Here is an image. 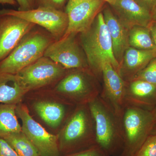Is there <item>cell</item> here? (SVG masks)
I'll use <instances>...</instances> for the list:
<instances>
[{
    "label": "cell",
    "instance_id": "obj_1",
    "mask_svg": "<svg viewBox=\"0 0 156 156\" xmlns=\"http://www.w3.org/2000/svg\"><path fill=\"white\" fill-rule=\"evenodd\" d=\"M81 34V45L91 71L98 78L101 75L102 66L107 62L119 73V64L114 55L111 37L102 12L98 14L88 29Z\"/></svg>",
    "mask_w": 156,
    "mask_h": 156
},
{
    "label": "cell",
    "instance_id": "obj_2",
    "mask_svg": "<svg viewBox=\"0 0 156 156\" xmlns=\"http://www.w3.org/2000/svg\"><path fill=\"white\" fill-rule=\"evenodd\" d=\"M58 141L59 151L67 155L97 145L95 125L88 104L77 107L59 133Z\"/></svg>",
    "mask_w": 156,
    "mask_h": 156
},
{
    "label": "cell",
    "instance_id": "obj_3",
    "mask_svg": "<svg viewBox=\"0 0 156 156\" xmlns=\"http://www.w3.org/2000/svg\"><path fill=\"white\" fill-rule=\"evenodd\" d=\"M88 105L95 125L96 144L110 156L121 154L124 140L119 117L100 96Z\"/></svg>",
    "mask_w": 156,
    "mask_h": 156
},
{
    "label": "cell",
    "instance_id": "obj_4",
    "mask_svg": "<svg viewBox=\"0 0 156 156\" xmlns=\"http://www.w3.org/2000/svg\"><path fill=\"white\" fill-rule=\"evenodd\" d=\"M124 146L121 156H134L155 122L151 111L126 105L120 117Z\"/></svg>",
    "mask_w": 156,
    "mask_h": 156
},
{
    "label": "cell",
    "instance_id": "obj_5",
    "mask_svg": "<svg viewBox=\"0 0 156 156\" xmlns=\"http://www.w3.org/2000/svg\"><path fill=\"white\" fill-rule=\"evenodd\" d=\"M50 44L47 37L39 33L29 35L21 40L5 58L0 62V73L17 74L44 56Z\"/></svg>",
    "mask_w": 156,
    "mask_h": 156
},
{
    "label": "cell",
    "instance_id": "obj_6",
    "mask_svg": "<svg viewBox=\"0 0 156 156\" xmlns=\"http://www.w3.org/2000/svg\"><path fill=\"white\" fill-rule=\"evenodd\" d=\"M98 78L90 69H78L63 78L56 89L79 105L88 104L100 95L101 89Z\"/></svg>",
    "mask_w": 156,
    "mask_h": 156
},
{
    "label": "cell",
    "instance_id": "obj_7",
    "mask_svg": "<svg viewBox=\"0 0 156 156\" xmlns=\"http://www.w3.org/2000/svg\"><path fill=\"white\" fill-rule=\"evenodd\" d=\"M0 15H11L38 24L59 39L64 35L68 25V19L65 11L50 7H38L26 11L3 9L0 10Z\"/></svg>",
    "mask_w": 156,
    "mask_h": 156
},
{
    "label": "cell",
    "instance_id": "obj_8",
    "mask_svg": "<svg viewBox=\"0 0 156 156\" xmlns=\"http://www.w3.org/2000/svg\"><path fill=\"white\" fill-rule=\"evenodd\" d=\"M16 113L22 122V132L38 151L41 156H59L58 136L50 134L33 119L28 109L20 103Z\"/></svg>",
    "mask_w": 156,
    "mask_h": 156
},
{
    "label": "cell",
    "instance_id": "obj_9",
    "mask_svg": "<svg viewBox=\"0 0 156 156\" xmlns=\"http://www.w3.org/2000/svg\"><path fill=\"white\" fill-rule=\"evenodd\" d=\"M76 35L69 34L50 43L44 56L61 65L65 69H90L86 54L76 40Z\"/></svg>",
    "mask_w": 156,
    "mask_h": 156
},
{
    "label": "cell",
    "instance_id": "obj_10",
    "mask_svg": "<svg viewBox=\"0 0 156 156\" xmlns=\"http://www.w3.org/2000/svg\"><path fill=\"white\" fill-rule=\"evenodd\" d=\"M65 69L43 56L17 74L27 91L48 85L63 76Z\"/></svg>",
    "mask_w": 156,
    "mask_h": 156
},
{
    "label": "cell",
    "instance_id": "obj_11",
    "mask_svg": "<svg viewBox=\"0 0 156 156\" xmlns=\"http://www.w3.org/2000/svg\"><path fill=\"white\" fill-rule=\"evenodd\" d=\"M105 3L101 0H68L65 11L68 25L63 36L86 31L101 12Z\"/></svg>",
    "mask_w": 156,
    "mask_h": 156
},
{
    "label": "cell",
    "instance_id": "obj_12",
    "mask_svg": "<svg viewBox=\"0 0 156 156\" xmlns=\"http://www.w3.org/2000/svg\"><path fill=\"white\" fill-rule=\"evenodd\" d=\"M101 76L103 87L99 96L120 118L126 105V82L109 62L102 66Z\"/></svg>",
    "mask_w": 156,
    "mask_h": 156
},
{
    "label": "cell",
    "instance_id": "obj_13",
    "mask_svg": "<svg viewBox=\"0 0 156 156\" xmlns=\"http://www.w3.org/2000/svg\"><path fill=\"white\" fill-rule=\"evenodd\" d=\"M34 26L31 23L11 15L0 17V62L16 48Z\"/></svg>",
    "mask_w": 156,
    "mask_h": 156
},
{
    "label": "cell",
    "instance_id": "obj_14",
    "mask_svg": "<svg viewBox=\"0 0 156 156\" xmlns=\"http://www.w3.org/2000/svg\"><path fill=\"white\" fill-rule=\"evenodd\" d=\"M111 6L115 14L128 30L135 26L147 27L152 21L150 12L135 0H115Z\"/></svg>",
    "mask_w": 156,
    "mask_h": 156
},
{
    "label": "cell",
    "instance_id": "obj_15",
    "mask_svg": "<svg viewBox=\"0 0 156 156\" xmlns=\"http://www.w3.org/2000/svg\"><path fill=\"white\" fill-rule=\"evenodd\" d=\"M126 83V105L151 111L156 105V85L140 80Z\"/></svg>",
    "mask_w": 156,
    "mask_h": 156
},
{
    "label": "cell",
    "instance_id": "obj_16",
    "mask_svg": "<svg viewBox=\"0 0 156 156\" xmlns=\"http://www.w3.org/2000/svg\"><path fill=\"white\" fill-rule=\"evenodd\" d=\"M102 13L111 37L114 55L120 65L125 51L130 47L128 41L129 30L124 26L110 8L105 7Z\"/></svg>",
    "mask_w": 156,
    "mask_h": 156
},
{
    "label": "cell",
    "instance_id": "obj_17",
    "mask_svg": "<svg viewBox=\"0 0 156 156\" xmlns=\"http://www.w3.org/2000/svg\"><path fill=\"white\" fill-rule=\"evenodd\" d=\"M155 57L156 50H138L129 47L120 65L119 75L125 82L130 81Z\"/></svg>",
    "mask_w": 156,
    "mask_h": 156
},
{
    "label": "cell",
    "instance_id": "obj_18",
    "mask_svg": "<svg viewBox=\"0 0 156 156\" xmlns=\"http://www.w3.org/2000/svg\"><path fill=\"white\" fill-rule=\"evenodd\" d=\"M27 92L17 74L0 73V103L18 104Z\"/></svg>",
    "mask_w": 156,
    "mask_h": 156
},
{
    "label": "cell",
    "instance_id": "obj_19",
    "mask_svg": "<svg viewBox=\"0 0 156 156\" xmlns=\"http://www.w3.org/2000/svg\"><path fill=\"white\" fill-rule=\"evenodd\" d=\"M34 108L41 119L48 126L53 128L60 125L66 113L63 105L54 101H37L34 105Z\"/></svg>",
    "mask_w": 156,
    "mask_h": 156
},
{
    "label": "cell",
    "instance_id": "obj_20",
    "mask_svg": "<svg viewBox=\"0 0 156 156\" xmlns=\"http://www.w3.org/2000/svg\"><path fill=\"white\" fill-rule=\"evenodd\" d=\"M16 105L0 103V137L22 131L17 119Z\"/></svg>",
    "mask_w": 156,
    "mask_h": 156
},
{
    "label": "cell",
    "instance_id": "obj_21",
    "mask_svg": "<svg viewBox=\"0 0 156 156\" xmlns=\"http://www.w3.org/2000/svg\"><path fill=\"white\" fill-rule=\"evenodd\" d=\"M129 46L141 50H156L150 31L147 27L135 26L129 30Z\"/></svg>",
    "mask_w": 156,
    "mask_h": 156
},
{
    "label": "cell",
    "instance_id": "obj_22",
    "mask_svg": "<svg viewBox=\"0 0 156 156\" xmlns=\"http://www.w3.org/2000/svg\"><path fill=\"white\" fill-rule=\"evenodd\" d=\"M18 156H41L38 151L22 132L11 133L3 137Z\"/></svg>",
    "mask_w": 156,
    "mask_h": 156
},
{
    "label": "cell",
    "instance_id": "obj_23",
    "mask_svg": "<svg viewBox=\"0 0 156 156\" xmlns=\"http://www.w3.org/2000/svg\"><path fill=\"white\" fill-rule=\"evenodd\" d=\"M133 80L146 81L156 86V57L153 59L131 80Z\"/></svg>",
    "mask_w": 156,
    "mask_h": 156
},
{
    "label": "cell",
    "instance_id": "obj_24",
    "mask_svg": "<svg viewBox=\"0 0 156 156\" xmlns=\"http://www.w3.org/2000/svg\"><path fill=\"white\" fill-rule=\"evenodd\" d=\"M134 156H156V136L150 134Z\"/></svg>",
    "mask_w": 156,
    "mask_h": 156
},
{
    "label": "cell",
    "instance_id": "obj_25",
    "mask_svg": "<svg viewBox=\"0 0 156 156\" xmlns=\"http://www.w3.org/2000/svg\"><path fill=\"white\" fill-rule=\"evenodd\" d=\"M65 156H110L98 145L93 147Z\"/></svg>",
    "mask_w": 156,
    "mask_h": 156
},
{
    "label": "cell",
    "instance_id": "obj_26",
    "mask_svg": "<svg viewBox=\"0 0 156 156\" xmlns=\"http://www.w3.org/2000/svg\"><path fill=\"white\" fill-rule=\"evenodd\" d=\"M38 7H47L62 10L68 0H34Z\"/></svg>",
    "mask_w": 156,
    "mask_h": 156
},
{
    "label": "cell",
    "instance_id": "obj_27",
    "mask_svg": "<svg viewBox=\"0 0 156 156\" xmlns=\"http://www.w3.org/2000/svg\"><path fill=\"white\" fill-rule=\"evenodd\" d=\"M0 156H18L5 140L0 137Z\"/></svg>",
    "mask_w": 156,
    "mask_h": 156
},
{
    "label": "cell",
    "instance_id": "obj_28",
    "mask_svg": "<svg viewBox=\"0 0 156 156\" xmlns=\"http://www.w3.org/2000/svg\"><path fill=\"white\" fill-rule=\"evenodd\" d=\"M19 5L18 11H26L36 9L34 0H16Z\"/></svg>",
    "mask_w": 156,
    "mask_h": 156
},
{
    "label": "cell",
    "instance_id": "obj_29",
    "mask_svg": "<svg viewBox=\"0 0 156 156\" xmlns=\"http://www.w3.org/2000/svg\"><path fill=\"white\" fill-rule=\"evenodd\" d=\"M140 5L151 13L156 5V0H135Z\"/></svg>",
    "mask_w": 156,
    "mask_h": 156
},
{
    "label": "cell",
    "instance_id": "obj_30",
    "mask_svg": "<svg viewBox=\"0 0 156 156\" xmlns=\"http://www.w3.org/2000/svg\"><path fill=\"white\" fill-rule=\"evenodd\" d=\"M147 27L150 31L153 40L156 46V22L152 21Z\"/></svg>",
    "mask_w": 156,
    "mask_h": 156
},
{
    "label": "cell",
    "instance_id": "obj_31",
    "mask_svg": "<svg viewBox=\"0 0 156 156\" xmlns=\"http://www.w3.org/2000/svg\"><path fill=\"white\" fill-rule=\"evenodd\" d=\"M16 0H0V4L15 5L17 4Z\"/></svg>",
    "mask_w": 156,
    "mask_h": 156
},
{
    "label": "cell",
    "instance_id": "obj_32",
    "mask_svg": "<svg viewBox=\"0 0 156 156\" xmlns=\"http://www.w3.org/2000/svg\"><path fill=\"white\" fill-rule=\"evenodd\" d=\"M152 21L156 22V5L151 13Z\"/></svg>",
    "mask_w": 156,
    "mask_h": 156
},
{
    "label": "cell",
    "instance_id": "obj_33",
    "mask_svg": "<svg viewBox=\"0 0 156 156\" xmlns=\"http://www.w3.org/2000/svg\"><path fill=\"white\" fill-rule=\"evenodd\" d=\"M150 134H152V135H154L156 136V121L154 123L153 126L151 130V131Z\"/></svg>",
    "mask_w": 156,
    "mask_h": 156
},
{
    "label": "cell",
    "instance_id": "obj_34",
    "mask_svg": "<svg viewBox=\"0 0 156 156\" xmlns=\"http://www.w3.org/2000/svg\"><path fill=\"white\" fill-rule=\"evenodd\" d=\"M153 115L154 119L155 122L156 121V105L153 109L151 111Z\"/></svg>",
    "mask_w": 156,
    "mask_h": 156
},
{
    "label": "cell",
    "instance_id": "obj_35",
    "mask_svg": "<svg viewBox=\"0 0 156 156\" xmlns=\"http://www.w3.org/2000/svg\"><path fill=\"white\" fill-rule=\"evenodd\" d=\"M101 1H102L108 3L110 5H111L114 3L115 0H101Z\"/></svg>",
    "mask_w": 156,
    "mask_h": 156
},
{
    "label": "cell",
    "instance_id": "obj_36",
    "mask_svg": "<svg viewBox=\"0 0 156 156\" xmlns=\"http://www.w3.org/2000/svg\"><path fill=\"white\" fill-rule=\"evenodd\" d=\"M0 17H1V15H0Z\"/></svg>",
    "mask_w": 156,
    "mask_h": 156
}]
</instances>
